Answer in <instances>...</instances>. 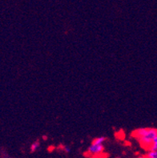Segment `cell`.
I'll use <instances>...</instances> for the list:
<instances>
[{
    "mask_svg": "<svg viewBox=\"0 0 157 158\" xmlns=\"http://www.w3.org/2000/svg\"><path fill=\"white\" fill-rule=\"evenodd\" d=\"M132 135L139 141L142 148L148 151L157 136V129L155 128H140L134 131Z\"/></svg>",
    "mask_w": 157,
    "mask_h": 158,
    "instance_id": "obj_1",
    "label": "cell"
},
{
    "mask_svg": "<svg viewBox=\"0 0 157 158\" xmlns=\"http://www.w3.org/2000/svg\"><path fill=\"white\" fill-rule=\"evenodd\" d=\"M104 152V144H97L92 143L88 148V154L91 156H99Z\"/></svg>",
    "mask_w": 157,
    "mask_h": 158,
    "instance_id": "obj_2",
    "label": "cell"
},
{
    "mask_svg": "<svg viewBox=\"0 0 157 158\" xmlns=\"http://www.w3.org/2000/svg\"><path fill=\"white\" fill-rule=\"evenodd\" d=\"M106 138L104 136H100V137H97V138L94 139L92 140V143H94V144H104V143L105 142Z\"/></svg>",
    "mask_w": 157,
    "mask_h": 158,
    "instance_id": "obj_3",
    "label": "cell"
},
{
    "mask_svg": "<svg viewBox=\"0 0 157 158\" xmlns=\"http://www.w3.org/2000/svg\"><path fill=\"white\" fill-rule=\"evenodd\" d=\"M39 141H35V142L32 143L31 145V152H35V151H37L39 148Z\"/></svg>",
    "mask_w": 157,
    "mask_h": 158,
    "instance_id": "obj_4",
    "label": "cell"
},
{
    "mask_svg": "<svg viewBox=\"0 0 157 158\" xmlns=\"http://www.w3.org/2000/svg\"><path fill=\"white\" fill-rule=\"evenodd\" d=\"M147 155L150 158H157V150H148Z\"/></svg>",
    "mask_w": 157,
    "mask_h": 158,
    "instance_id": "obj_5",
    "label": "cell"
},
{
    "mask_svg": "<svg viewBox=\"0 0 157 158\" xmlns=\"http://www.w3.org/2000/svg\"><path fill=\"white\" fill-rule=\"evenodd\" d=\"M149 150H157V136H155V139L153 140V142L151 144Z\"/></svg>",
    "mask_w": 157,
    "mask_h": 158,
    "instance_id": "obj_6",
    "label": "cell"
},
{
    "mask_svg": "<svg viewBox=\"0 0 157 158\" xmlns=\"http://www.w3.org/2000/svg\"><path fill=\"white\" fill-rule=\"evenodd\" d=\"M64 150L66 152H68H68H71V148H70V147H68V146H65L64 148Z\"/></svg>",
    "mask_w": 157,
    "mask_h": 158,
    "instance_id": "obj_7",
    "label": "cell"
},
{
    "mask_svg": "<svg viewBox=\"0 0 157 158\" xmlns=\"http://www.w3.org/2000/svg\"><path fill=\"white\" fill-rule=\"evenodd\" d=\"M138 158H150V157L147 156V154H145V155H141V156H139Z\"/></svg>",
    "mask_w": 157,
    "mask_h": 158,
    "instance_id": "obj_8",
    "label": "cell"
}]
</instances>
